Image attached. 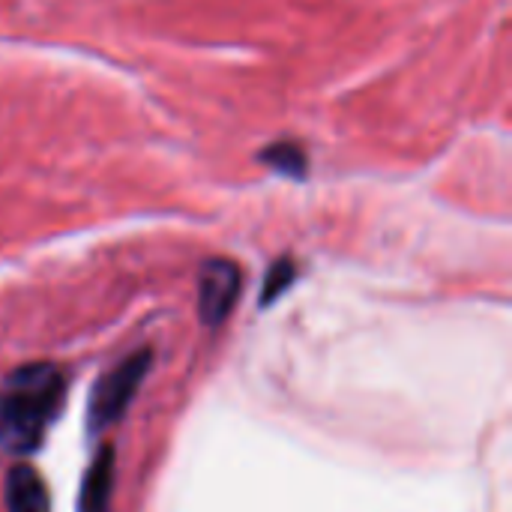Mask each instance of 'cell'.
I'll return each mask as SVG.
<instances>
[{
    "mask_svg": "<svg viewBox=\"0 0 512 512\" xmlns=\"http://www.w3.org/2000/svg\"><path fill=\"white\" fill-rule=\"evenodd\" d=\"M66 399V372L54 363H30L0 384V447L18 456L33 453Z\"/></svg>",
    "mask_w": 512,
    "mask_h": 512,
    "instance_id": "cell-1",
    "label": "cell"
},
{
    "mask_svg": "<svg viewBox=\"0 0 512 512\" xmlns=\"http://www.w3.org/2000/svg\"><path fill=\"white\" fill-rule=\"evenodd\" d=\"M153 354L147 348L123 357L114 369H108L90 390V405H87V423L90 432H99L105 426H114L123 411L132 405L135 393L141 390L147 372H150Z\"/></svg>",
    "mask_w": 512,
    "mask_h": 512,
    "instance_id": "cell-2",
    "label": "cell"
},
{
    "mask_svg": "<svg viewBox=\"0 0 512 512\" xmlns=\"http://www.w3.org/2000/svg\"><path fill=\"white\" fill-rule=\"evenodd\" d=\"M243 288V273L228 258H213L198 273V315L207 327H219Z\"/></svg>",
    "mask_w": 512,
    "mask_h": 512,
    "instance_id": "cell-3",
    "label": "cell"
},
{
    "mask_svg": "<svg viewBox=\"0 0 512 512\" xmlns=\"http://www.w3.org/2000/svg\"><path fill=\"white\" fill-rule=\"evenodd\" d=\"M114 477H117V453L111 444H105L93 456V462L81 480L78 512H108L111 495H114Z\"/></svg>",
    "mask_w": 512,
    "mask_h": 512,
    "instance_id": "cell-4",
    "label": "cell"
},
{
    "mask_svg": "<svg viewBox=\"0 0 512 512\" xmlns=\"http://www.w3.org/2000/svg\"><path fill=\"white\" fill-rule=\"evenodd\" d=\"M6 510L9 512H51V498L45 480L30 465H15L6 474Z\"/></svg>",
    "mask_w": 512,
    "mask_h": 512,
    "instance_id": "cell-5",
    "label": "cell"
},
{
    "mask_svg": "<svg viewBox=\"0 0 512 512\" xmlns=\"http://www.w3.org/2000/svg\"><path fill=\"white\" fill-rule=\"evenodd\" d=\"M294 276H297V270H294V264L291 261H276L273 267H270V273H267V279H264V291H261V306H270L291 282H294Z\"/></svg>",
    "mask_w": 512,
    "mask_h": 512,
    "instance_id": "cell-6",
    "label": "cell"
},
{
    "mask_svg": "<svg viewBox=\"0 0 512 512\" xmlns=\"http://www.w3.org/2000/svg\"><path fill=\"white\" fill-rule=\"evenodd\" d=\"M264 159L276 168V171H288V174H303V153L294 144H276L264 153Z\"/></svg>",
    "mask_w": 512,
    "mask_h": 512,
    "instance_id": "cell-7",
    "label": "cell"
}]
</instances>
